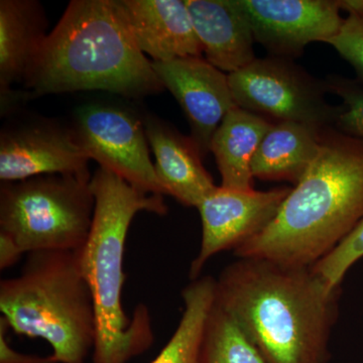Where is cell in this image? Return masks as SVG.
Listing matches in <instances>:
<instances>
[{
  "mask_svg": "<svg viewBox=\"0 0 363 363\" xmlns=\"http://www.w3.org/2000/svg\"><path fill=\"white\" fill-rule=\"evenodd\" d=\"M338 296L311 267L240 259L216 279L215 304L238 322L266 363H328Z\"/></svg>",
  "mask_w": 363,
  "mask_h": 363,
  "instance_id": "obj_1",
  "label": "cell"
},
{
  "mask_svg": "<svg viewBox=\"0 0 363 363\" xmlns=\"http://www.w3.org/2000/svg\"><path fill=\"white\" fill-rule=\"evenodd\" d=\"M363 218V140L322 130L315 161L262 231L234 250L240 259L312 267Z\"/></svg>",
  "mask_w": 363,
  "mask_h": 363,
  "instance_id": "obj_2",
  "label": "cell"
},
{
  "mask_svg": "<svg viewBox=\"0 0 363 363\" xmlns=\"http://www.w3.org/2000/svg\"><path fill=\"white\" fill-rule=\"evenodd\" d=\"M164 89L119 0H72L23 85L30 100L89 90L138 99Z\"/></svg>",
  "mask_w": 363,
  "mask_h": 363,
  "instance_id": "obj_3",
  "label": "cell"
},
{
  "mask_svg": "<svg viewBox=\"0 0 363 363\" xmlns=\"http://www.w3.org/2000/svg\"><path fill=\"white\" fill-rule=\"evenodd\" d=\"M95 211L81 264L96 312L93 363H128L154 342L149 308L136 306L130 317L123 307L124 252L135 215H167L164 196L147 194L109 169L99 167L91 177Z\"/></svg>",
  "mask_w": 363,
  "mask_h": 363,
  "instance_id": "obj_4",
  "label": "cell"
},
{
  "mask_svg": "<svg viewBox=\"0 0 363 363\" xmlns=\"http://www.w3.org/2000/svg\"><path fill=\"white\" fill-rule=\"evenodd\" d=\"M2 319L40 338L57 363H84L96 338V312L81 252L28 253L21 272L0 281Z\"/></svg>",
  "mask_w": 363,
  "mask_h": 363,
  "instance_id": "obj_5",
  "label": "cell"
},
{
  "mask_svg": "<svg viewBox=\"0 0 363 363\" xmlns=\"http://www.w3.org/2000/svg\"><path fill=\"white\" fill-rule=\"evenodd\" d=\"M91 177L45 175L1 182L0 233L23 253L81 252L95 211Z\"/></svg>",
  "mask_w": 363,
  "mask_h": 363,
  "instance_id": "obj_6",
  "label": "cell"
},
{
  "mask_svg": "<svg viewBox=\"0 0 363 363\" xmlns=\"http://www.w3.org/2000/svg\"><path fill=\"white\" fill-rule=\"evenodd\" d=\"M234 101L240 108L278 123L335 128L342 105L327 101L325 81L313 77L293 60L267 57L227 74Z\"/></svg>",
  "mask_w": 363,
  "mask_h": 363,
  "instance_id": "obj_7",
  "label": "cell"
},
{
  "mask_svg": "<svg viewBox=\"0 0 363 363\" xmlns=\"http://www.w3.org/2000/svg\"><path fill=\"white\" fill-rule=\"evenodd\" d=\"M72 126L99 167L142 192L164 196L150 161L143 117L121 105L94 102L76 109Z\"/></svg>",
  "mask_w": 363,
  "mask_h": 363,
  "instance_id": "obj_8",
  "label": "cell"
},
{
  "mask_svg": "<svg viewBox=\"0 0 363 363\" xmlns=\"http://www.w3.org/2000/svg\"><path fill=\"white\" fill-rule=\"evenodd\" d=\"M90 157L73 126L37 117L4 128L0 133V180L45 175L91 177Z\"/></svg>",
  "mask_w": 363,
  "mask_h": 363,
  "instance_id": "obj_9",
  "label": "cell"
},
{
  "mask_svg": "<svg viewBox=\"0 0 363 363\" xmlns=\"http://www.w3.org/2000/svg\"><path fill=\"white\" fill-rule=\"evenodd\" d=\"M255 42L272 57L295 59L308 45L328 44L342 28L337 0H233Z\"/></svg>",
  "mask_w": 363,
  "mask_h": 363,
  "instance_id": "obj_10",
  "label": "cell"
},
{
  "mask_svg": "<svg viewBox=\"0 0 363 363\" xmlns=\"http://www.w3.org/2000/svg\"><path fill=\"white\" fill-rule=\"evenodd\" d=\"M291 189L240 191L217 186L197 208L202 241L189 271L191 281L200 278L208 260L217 253L235 250L262 233L276 217Z\"/></svg>",
  "mask_w": 363,
  "mask_h": 363,
  "instance_id": "obj_11",
  "label": "cell"
},
{
  "mask_svg": "<svg viewBox=\"0 0 363 363\" xmlns=\"http://www.w3.org/2000/svg\"><path fill=\"white\" fill-rule=\"evenodd\" d=\"M164 89L179 102L190 124L191 135L202 159L211 152L215 131L234 101L228 75L202 57L152 62Z\"/></svg>",
  "mask_w": 363,
  "mask_h": 363,
  "instance_id": "obj_12",
  "label": "cell"
},
{
  "mask_svg": "<svg viewBox=\"0 0 363 363\" xmlns=\"http://www.w3.org/2000/svg\"><path fill=\"white\" fill-rule=\"evenodd\" d=\"M143 123L164 195L172 196L185 206L198 208L217 186L203 166L195 143L190 136L182 135L173 125L152 114L143 116Z\"/></svg>",
  "mask_w": 363,
  "mask_h": 363,
  "instance_id": "obj_13",
  "label": "cell"
},
{
  "mask_svg": "<svg viewBox=\"0 0 363 363\" xmlns=\"http://www.w3.org/2000/svg\"><path fill=\"white\" fill-rule=\"evenodd\" d=\"M136 45L152 62L202 57L186 0H119Z\"/></svg>",
  "mask_w": 363,
  "mask_h": 363,
  "instance_id": "obj_14",
  "label": "cell"
},
{
  "mask_svg": "<svg viewBox=\"0 0 363 363\" xmlns=\"http://www.w3.org/2000/svg\"><path fill=\"white\" fill-rule=\"evenodd\" d=\"M48 20L38 0L0 1V106L13 101V86L25 85L47 39Z\"/></svg>",
  "mask_w": 363,
  "mask_h": 363,
  "instance_id": "obj_15",
  "label": "cell"
},
{
  "mask_svg": "<svg viewBox=\"0 0 363 363\" xmlns=\"http://www.w3.org/2000/svg\"><path fill=\"white\" fill-rule=\"evenodd\" d=\"M186 4L210 64L231 74L257 59L252 28L233 0H186Z\"/></svg>",
  "mask_w": 363,
  "mask_h": 363,
  "instance_id": "obj_16",
  "label": "cell"
},
{
  "mask_svg": "<svg viewBox=\"0 0 363 363\" xmlns=\"http://www.w3.org/2000/svg\"><path fill=\"white\" fill-rule=\"evenodd\" d=\"M322 130L291 121L272 124L253 157V178L297 185L319 154Z\"/></svg>",
  "mask_w": 363,
  "mask_h": 363,
  "instance_id": "obj_17",
  "label": "cell"
},
{
  "mask_svg": "<svg viewBox=\"0 0 363 363\" xmlns=\"http://www.w3.org/2000/svg\"><path fill=\"white\" fill-rule=\"evenodd\" d=\"M272 124L269 119L238 106L226 114L211 142L221 187L252 190V159Z\"/></svg>",
  "mask_w": 363,
  "mask_h": 363,
  "instance_id": "obj_18",
  "label": "cell"
},
{
  "mask_svg": "<svg viewBox=\"0 0 363 363\" xmlns=\"http://www.w3.org/2000/svg\"><path fill=\"white\" fill-rule=\"evenodd\" d=\"M216 279L191 281L183 292V315L175 333L152 363H202V346L208 317L215 303Z\"/></svg>",
  "mask_w": 363,
  "mask_h": 363,
  "instance_id": "obj_19",
  "label": "cell"
},
{
  "mask_svg": "<svg viewBox=\"0 0 363 363\" xmlns=\"http://www.w3.org/2000/svg\"><path fill=\"white\" fill-rule=\"evenodd\" d=\"M202 363H266L245 332L214 303L208 317Z\"/></svg>",
  "mask_w": 363,
  "mask_h": 363,
  "instance_id": "obj_20",
  "label": "cell"
},
{
  "mask_svg": "<svg viewBox=\"0 0 363 363\" xmlns=\"http://www.w3.org/2000/svg\"><path fill=\"white\" fill-rule=\"evenodd\" d=\"M363 257V218L350 235L311 267L325 283L340 289L341 281L351 267Z\"/></svg>",
  "mask_w": 363,
  "mask_h": 363,
  "instance_id": "obj_21",
  "label": "cell"
},
{
  "mask_svg": "<svg viewBox=\"0 0 363 363\" xmlns=\"http://www.w3.org/2000/svg\"><path fill=\"white\" fill-rule=\"evenodd\" d=\"M325 82L329 92L343 101L335 128L363 140V85L357 80L338 75L329 76Z\"/></svg>",
  "mask_w": 363,
  "mask_h": 363,
  "instance_id": "obj_22",
  "label": "cell"
},
{
  "mask_svg": "<svg viewBox=\"0 0 363 363\" xmlns=\"http://www.w3.org/2000/svg\"><path fill=\"white\" fill-rule=\"evenodd\" d=\"M328 45L352 66L358 82L363 85V16H348Z\"/></svg>",
  "mask_w": 363,
  "mask_h": 363,
  "instance_id": "obj_23",
  "label": "cell"
},
{
  "mask_svg": "<svg viewBox=\"0 0 363 363\" xmlns=\"http://www.w3.org/2000/svg\"><path fill=\"white\" fill-rule=\"evenodd\" d=\"M9 329L6 322L0 318V363H57L52 355L43 357L14 350L6 340Z\"/></svg>",
  "mask_w": 363,
  "mask_h": 363,
  "instance_id": "obj_24",
  "label": "cell"
},
{
  "mask_svg": "<svg viewBox=\"0 0 363 363\" xmlns=\"http://www.w3.org/2000/svg\"><path fill=\"white\" fill-rule=\"evenodd\" d=\"M25 255L21 248L11 240L9 236L0 233V269H9V267L18 264L21 257Z\"/></svg>",
  "mask_w": 363,
  "mask_h": 363,
  "instance_id": "obj_25",
  "label": "cell"
},
{
  "mask_svg": "<svg viewBox=\"0 0 363 363\" xmlns=\"http://www.w3.org/2000/svg\"><path fill=\"white\" fill-rule=\"evenodd\" d=\"M340 11H346L348 16H363V0H337Z\"/></svg>",
  "mask_w": 363,
  "mask_h": 363,
  "instance_id": "obj_26",
  "label": "cell"
}]
</instances>
